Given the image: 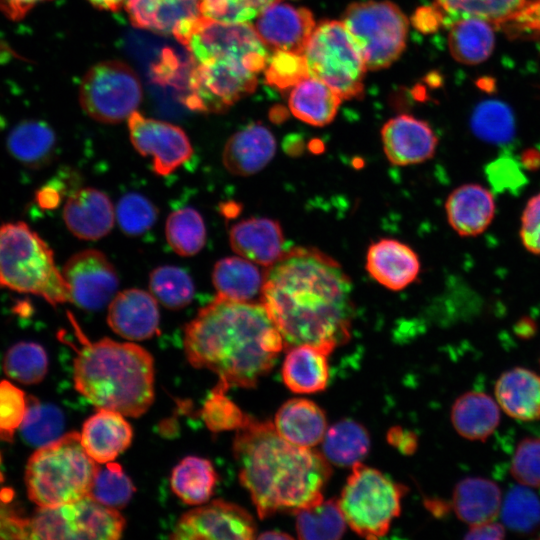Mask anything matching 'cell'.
<instances>
[{"label":"cell","mask_w":540,"mask_h":540,"mask_svg":"<svg viewBox=\"0 0 540 540\" xmlns=\"http://www.w3.org/2000/svg\"><path fill=\"white\" fill-rule=\"evenodd\" d=\"M261 303L284 347L312 344L333 351L350 335L352 283L341 265L310 247H295L264 273Z\"/></svg>","instance_id":"6da1fadb"},{"label":"cell","mask_w":540,"mask_h":540,"mask_svg":"<svg viewBox=\"0 0 540 540\" xmlns=\"http://www.w3.org/2000/svg\"><path fill=\"white\" fill-rule=\"evenodd\" d=\"M283 348V338L262 303L217 296L184 332L189 363L214 372L228 389L254 387Z\"/></svg>","instance_id":"7a4b0ae2"},{"label":"cell","mask_w":540,"mask_h":540,"mask_svg":"<svg viewBox=\"0 0 540 540\" xmlns=\"http://www.w3.org/2000/svg\"><path fill=\"white\" fill-rule=\"evenodd\" d=\"M241 484L259 517L293 511L323 499L331 469L323 454L284 439L273 423L249 416L233 442Z\"/></svg>","instance_id":"3957f363"},{"label":"cell","mask_w":540,"mask_h":540,"mask_svg":"<svg viewBox=\"0 0 540 540\" xmlns=\"http://www.w3.org/2000/svg\"><path fill=\"white\" fill-rule=\"evenodd\" d=\"M81 346L76 349V390L97 409L128 417L144 414L154 401V361L143 347L109 338L90 342L69 313Z\"/></svg>","instance_id":"277c9868"},{"label":"cell","mask_w":540,"mask_h":540,"mask_svg":"<svg viewBox=\"0 0 540 540\" xmlns=\"http://www.w3.org/2000/svg\"><path fill=\"white\" fill-rule=\"evenodd\" d=\"M0 287L39 296L54 306L70 301L53 251L20 221L0 226Z\"/></svg>","instance_id":"5b68a950"},{"label":"cell","mask_w":540,"mask_h":540,"mask_svg":"<svg viewBox=\"0 0 540 540\" xmlns=\"http://www.w3.org/2000/svg\"><path fill=\"white\" fill-rule=\"evenodd\" d=\"M98 466L83 448L80 433L60 436L29 458L25 472L28 496L39 507L77 501L89 495Z\"/></svg>","instance_id":"8992f818"},{"label":"cell","mask_w":540,"mask_h":540,"mask_svg":"<svg viewBox=\"0 0 540 540\" xmlns=\"http://www.w3.org/2000/svg\"><path fill=\"white\" fill-rule=\"evenodd\" d=\"M192 62L184 102L206 113H222L251 94L265 68L260 60L233 50L213 51Z\"/></svg>","instance_id":"52a82bcc"},{"label":"cell","mask_w":540,"mask_h":540,"mask_svg":"<svg viewBox=\"0 0 540 540\" xmlns=\"http://www.w3.org/2000/svg\"><path fill=\"white\" fill-rule=\"evenodd\" d=\"M303 55L309 75L327 84L342 100L362 96L367 67L342 21L317 24Z\"/></svg>","instance_id":"ba28073f"},{"label":"cell","mask_w":540,"mask_h":540,"mask_svg":"<svg viewBox=\"0 0 540 540\" xmlns=\"http://www.w3.org/2000/svg\"><path fill=\"white\" fill-rule=\"evenodd\" d=\"M405 488L361 462L352 466L339 506L350 528L362 537L384 536L400 514Z\"/></svg>","instance_id":"9c48e42d"},{"label":"cell","mask_w":540,"mask_h":540,"mask_svg":"<svg viewBox=\"0 0 540 540\" xmlns=\"http://www.w3.org/2000/svg\"><path fill=\"white\" fill-rule=\"evenodd\" d=\"M341 21L358 45L367 70L389 67L405 48L408 20L390 1L352 3Z\"/></svg>","instance_id":"30bf717a"},{"label":"cell","mask_w":540,"mask_h":540,"mask_svg":"<svg viewBox=\"0 0 540 540\" xmlns=\"http://www.w3.org/2000/svg\"><path fill=\"white\" fill-rule=\"evenodd\" d=\"M125 520L90 495L56 507H40L29 519V539H119Z\"/></svg>","instance_id":"8fae6325"},{"label":"cell","mask_w":540,"mask_h":540,"mask_svg":"<svg viewBox=\"0 0 540 540\" xmlns=\"http://www.w3.org/2000/svg\"><path fill=\"white\" fill-rule=\"evenodd\" d=\"M142 100V86L125 62L106 60L93 65L79 88V102L92 119L116 124L128 119Z\"/></svg>","instance_id":"7c38bea8"},{"label":"cell","mask_w":540,"mask_h":540,"mask_svg":"<svg viewBox=\"0 0 540 540\" xmlns=\"http://www.w3.org/2000/svg\"><path fill=\"white\" fill-rule=\"evenodd\" d=\"M70 302L86 310H99L116 295L119 279L104 253L87 249L71 256L62 270Z\"/></svg>","instance_id":"4fadbf2b"},{"label":"cell","mask_w":540,"mask_h":540,"mask_svg":"<svg viewBox=\"0 0 540 540\" xmlns=\"http://www.w3.org/2000/svg\"><path fill=\"white\" fill-rule=\"evenodd\" d=\"M255 534V521L248 511L234 503L216 499L184 513L170 538L249 540Z\"/></svg>","instance_id":"5bb4252c"},{"label":"cell","mask_w":540,"mask_h":540,"mask_svg":"<svg viewBox=\"0 0 540 540\" xmlns=\"http://www.w3.org/2000/svg\"><path fill=\"white\" fill-rule=\"evenodd\" d=\"M127 122L131 143L141 155L152 158L156 174L169 175L192 156L190 140L180 127L146 118L138 111Z\"/></svg>","instance_id":"9a60e30c"},{"label":"cell","mask_w":540,"mask_h":540,"mask_svg":"<svg viewBox=\"0 0 540 540\" xmlns=\"http://www.w3.org/2000/svg\"><path fill=\"white\" fill-rule=\"evenodd\" d=\"M253 26L268 49L303 54L316 24L310 10L282 0L263 9Z\"/></svg>","instance_id":"2e32d148"},{"label":"cell","mask_w":540,"mask_h":540,"mask_svg":"<svg viewBox=\"0 0 540 540\" xmlns=\"http://www.w3.org/2000/svg\"><path fill=\"white\" fill-rule=\"evenodd\" d=\"M381 139L387 159L399 166L432 158L438 142L426 122L406 114L388 120L381 129Z\"/></svg>","instance_id":"e0dca14e"},{"label":"cell","mask_w":540,"mask_h":540,"mask_svg":"<svg viewBox=\"0 0 540 540\" xmlns=\"http://www.w3.org/2000/svg\"><path fill=\"white\" fill-rule=\"evenodd\" d=\"M160 314L157 300L141 289L117 293L109 303L107 322L119 336L139 341L159 332Z\"/></svg>","instance_id":"ac0fdd59"},{"label":"cell","mask_w":540,"mask_h":540,"mask_svg":"<svg viewBox=\"0 0 540 540\" xmlns=\"http://www.w3.org/2000/svg\"><path fill=\"white\" fill-rule=\"evenodd\" d=\"M69 231L84 240H97L113 228L115 211L110 198L102 191L87 187L77 190L63 208Z\"/></svg>","instance_id":"d6986e66"},{"label":"cell","mask_w":540,"mask_h":540,"mask_svg":"<svg viewBox=\"0 0 540 540\" xmlns=\"http://www.w3.org/2000/svg\"><path fill=\"white\" fill-rule=\"evenodd\" d=\"M366 269L379 284L399 291L417 278L420 262L408 245L395 239H381L369 246Z\"/></svg>","instance_id":"ffe728a7"},{"label":"cell","mask_w":540,"mask_h":540,"mask_svg":"<svg viewBox=\"0 0 540 540\" xmlns=\"http://www.w3.org/2000/svg\"><path fill=\"white\" fill-rule=\"evenodd\" d=\"M133 430L125 416L98 409L83 424L80 440L87 454L98 464L114 461L131 444Z\"/></svg>","instance_id":"44dd1931"},{"label":"cell","mask_w":540,"mask_h":540,"mask_svg":"<svg viewBox=\"0 0 540 540\" xmlns=\"http://www.w3.org/2000/svg\"><path fill=\"white\" fill-rule=\"evenodd\" d=\"M229 242L239 256L269 267L284 254V235L278 221L253 217L240 221L229 231Z\"/></svg>","instance_id":"7402d4cb"},{"label":"cell","mask_w":540,"mask_h":540,"mask_svg":"<svg viewBox=\"0 0 540 540\" xmlns=\"http://www.w3.org/2000/svg\"><path fill=\"white\" fill-rule=\"evenodd\" d=\"M275 152L276 140L272 132L260 123H252L228 139L222 162L230 173L250 176L261 171Z\"/></svg>","instance_id":"603a6c76"},{"label":"cell","mask_w":540,"mask_h":540,"mask_svg":"<svg viewBox=\"0 0 540 540\" xmlns=\"http://www.w3.org/2000/svg\"><path fill=\"white\" fill-rule=\"evenodd\" d=\"M450 226L461 236H476L495 214L493 194L479 184H465L451 192L445 204Z\"/></svg>","instance_id":"cb8c5ba5"},{"label":"cell","mask_w":540,"mask_h":540,"mask_svg":"<svg viewBox=\"0 0 540 540\" xmlns=\"http://www.w3.org/2000/svg\"><path fill=\"white\" fill-rule=\"evenodd\" d=\"M495 399L509 417L531 422L540 420V375L514 367L503 372L495 383Z\"/></svg>","instance_id":"d4e9b609"},{"label":"cell","mask_w":540,"mask_h":540,"mask_svg":"<svg viewBox=\"0 0 540 540\" xmlns=\"http://www.w3.org/2000/svg\"><path fill=\"white\" fill-rule=\"evenodd\" d=\"M330 353V350L312 344L288 348L281 370L284 384L297 394L324 390L329 381Z\"/></svg>","instance_id":"484cf974"},{"label":"cell","mask_w":540,"mask_h":540,"mask_svg":"<svg viewBox=\"0 0 540 540\" xmlns=\"http://www.w3.org/2000/svg\"><path fill=\"white\" fill-rule=\"evenodd\" d=\"M124 8L134 27L159 34L201 15L199 0H126Z\"/></svg>","instance_id":"4316f807"},{"label":"cell","mask_w":540,"mask_h":540,"mask_svg":"<svg viewBox=\"0 0 540 540\" xmlns=\"http://www.w3.org/2000/svg\"><path fill=\"white\" fill-rule=\"evenodd\" d=\"M274 426L290 443L311 448L323 440L327 421L324 412L314 402L294 398L279 408Z\"/></svg>","instance_id":"83f0119b"},{"label":"cell","mask_w":540,"mask_h":540,"mask_svg":"<svg viewBox=\"0 0 540 540\" xmlns=\"http://www.w3.org/2000/svg\"><path fill=\"white\" fill-rule=\"evenodd\" d=\"M500 407L490 395L469 391L453 403L451 421L456 432L465 439L485 441L500 423Z\"/></svg>","instance_id":"f1b7e54d"},{"label":"cell","mask_w":540,"mask_h":540,"mask_svg":"<svg viewBox=\"0 0 540 540\" xmlns=\"http://www.w3.org/2000/svg\"><path fill=\"white\" fill-rule=\"evenodd\" d=\"M502 501V492L497 483L479 476L466 477L454 488L452 508L461 521L473 525L496 520Z\"/></svg>","instance_id":"f546056e"},{"label":"cell","mask_w":540,"mask_h":540,"mask_svg":"<svg viewBox=\"0 0 540 540\" xmlns=\"http://www.w3.org/2000/svg\"><path fill=\"white\" fill-rule=\"evenodd\" d=\"M533 0H435L443 26L468 17L490 22L494 27L508 30Z\"/></svg>","instance_id":"4dcf8cb0"},{"label":"cell","mask_w":540,"mask_h":540,"mask_svg":"<svg viewBox=\"0 0 540 540\" xmlns=\"http://www.w3.org/2000/svg\"><path fill=\"white\" fill-rule=\"evenodd\" d=\"M341 100L327 84L309 76L293 87L288 104L297 119L322 127L334 120Z\"/></svg>","instance_id":"1f68e13d"},{"label":"cell","mask_w":540,"mask_h":540,"mask_svg":"<svg viewBox=\"0 0 540 540\" xmlns=\"http://www.w3.org/2000/svg\"><path fill=\"white\" fill-rule=\"evenodd\" d=\"M212 282L218 297L250 302L261 295L264 274L255 263L241 256L226 257L214 265Z\"/></svg>","instance_id":"d6a6232c"},{"label":"cell","mask_w":540,"mask_h":540,"mask_svg":"<svg viewBox=\"0 0 540 540\" xmlns=\"http://www.w3.org/2000/svg\"><path fill=\"white\" fill-rule=\"evenodd\" d=\"M9 153L29 167H42L54 154L56 137L49 125L37 120H25L12 128L7 137Z\"/></svg>","instance_id":"836d02e7"},{"label":"cell","mask_w":540,"mask_h":540,"mask_svg":"<svg viewBox=\"0 0 540 540\" xmlns=\"http://www.w3.org/2000/svg\"><path fill=\"white\" fill-rule=\"evenodd\" d=\"M494 26L483 19L468 17L454 22L449 28L448 45L455 60L464 64L485 61L493 51Z\"/></svg>","instance_id":"e575fe53"},{"label":"cell","mask_w":540,"mask_h":540,"mask_svg":"<svg viewBox=\"0 0 540 540\" xmlns=\"http://www.w3.org/2000/svg\"><path fill=\"white\" fill-rule=\"evenodd\" d=\"M217 473L212 463L201 457L188 456L172 470L170 485L172 491L186 504L200 505L213 494Z\"/></svg>","instance_id":"d590c367"},{"label":"cell","mask_w":540,"mask_h":540,"mask_svg":"<svg viewBox=\"0 0 540 540\" xmlns=\"http://www.w3.org/2000/svg\"><path fill=\"white\" fill-rule=\"evenodd\" d=\"M370 439L358 422L345 419L326 430L323 438L324 457L337 466H354L367 455Z\"/></svg>","instance_id":"8d00e7d4"},{"label":"cell","mask_w":540,"mask_h":540,"mask_svg":"<svg viewBox=\"0 0 540 540\" xmlns=\"http://www.w3.org/2000/svg\"><path fill=\"white\" fill-rule=\"evenodd\" d=\"M295 513L300 539H339L345 532L347 522L338 501L322 499Z\"/></svg>","instance_id":"74e56055"},{"label":"cell","mask_w":540,"mask_h":540,"mask_svg":"<svg viewBox=\"0 0 540 540\" xmlns=\"http://www.w3.org/2000/svg\"><path fill=\"white\" fill-rule=\"evenodd\" d=\"M165 235L168 244L181 256H193L206 242V228L200 213L192 207L172 212L166 221Z\"/></svg>","instance_id":"f35d334b"},{"label":"cell","mask_w":540,"mask_h":540,"mask_svg":"<svg viewBox=\"0 0 540 540\" xmlns=\"http://www.w3.org/2000/svg\"><path fill=\"white\" fill-rule=\"evenodd\" d=\"M470 124L478 138L494 144L508 143L515 134L512 110L496 99L480 102L472 113Z\"/></svg>","instance_id":"ab89813d"},{"label":"cell","mask_w":540,"mask_h":540,"mask_svg":"<svg viewBox=\"0 0 540 540\" xmlns=\"http://www.w3.org/2000/svg\"><path fill=\"white\" fill-rule=\"evenodd\" d=\"M149 288L154 298L164 307L178 310L191 303L194 283L183 269L165 265L155 268L149 276Z\"/></svg>","instance_id":"60d3db41"},{"label":"cell","mask_w":540,"mask_h":540,"mask_svg":"<svg viewBox=\"0 0 540 540\" xmlns=\"http://www.w3.org/2000/svg\"><path fill=\"white\" fill-rule=\"evenodd\" d=\"M63 427L60 409L27 396L25 417L19 427L26 442L39 447L47 445L60 437Z\"/></svg>","instance_id":"b9f144b4"},{"label":"cell","mask_w":540,"mask_h":540,"mask_svg":"<svg viewBox=\"0 0 540 540\" xmlns=\"http://www.w3.org/2000/svg\"><path fill=\"white\" fill-rule=\"evenodd\" d=\"M500 516L504 526L513 532H534L540 527V498L530 487H514L502 501Z\"/></svg>","instance_id":"7bdbcfd3"},{"label":"cell","mask_w":540,"mask_h":540,"mask_svg":"<svg viewBox=\"0 0 540 540\" xmlns=\"http://www.w3.org/2000/svg\"><path fill=\"white\" fill-rule=\"evenodd\" d=\"M48 369L47 354L42 346L33 342L13 345L3 359L5 374L23 384H35L43 380Z\"/></svg>","instance_id":"ee69618b"},{"label":"cell","mask_w":540,"mask_h":540,"mask_svg":"<svg viewBox=\"0 0 540 540\" xmlns=\"http://www.w3.org/2000/svg\"><path fill=\"white\" fill-rule=\"evenodd\" d=\"M134 492L135 487L122 466L111 461L98 466L89 495L99 503L118 510L129 503Z\"/></svg>","instance_id":"f6af8a7d"},{"label":"cell","mask_w":540,"mask_h":540,"mask_svg":"<svg viewBox=\"0 0 540 540\" xmlns=\"http://www.w3.org/2000/svg\"><path fill=\"white\" fill-rule=\"evenodd\" d=\"M227 390L225 385L218 382L202 407L201 417L213 432L238 430L249 418L226 396Z\"/></svg>","instance_id":"bcb514c9"},{"label":"cell","mask_w":540,"mask_h":540,"mask_svg":"<svg viewBox=\"0 0 540 540\" xmlns=\"http://www.w3.org/2000/svg\"><path fill=\"white\" fill-rule=\"evenodd\" d=\"M115 213L117 223L124 234L139 236L154 225L158 209L145 196L131 192L120 198Z\"/></svg>","instance_id":"7dc6e473"},{"label":"cell","mask_w":540,"mask_h":540,"mask_svg":"<svg viewBox=\"0 0 540 540\" xmlns=\"http://www.w3.org/2000/svg\"><path fill=\"white\" fill-rule=\"evenodd\" d=\"M263 72L267 84L279 90L294 87L310 76L303 54L281 50L269 55Z\"/></svg>","instance_id":"c3c4849f"},{"label":"cell","mask_w":540,"mask_h":540,"mask_svg":"<svg viewBox=\"0 0 540 540\" xmlns=\"http://www.w3.org/2000/svg\"><path fill=\"white\" fill-rule=\"evenodd\" d=\"M282 0H199L202 16L227 23L255 19L270 4Z\"/></svg>","instance_id":"681fc988"},{"label":"cell","mask_w":540,"mask_h":540,"mask_svg":"<svg viewBox=\"0 0 540 540\" xmlns=\"http://www.w3.org/2000/svg\"><path fill=\"white\" fill-rule=\"evenodd\" d=\"M510 474L520 485L540 487V437H525L517 445Z\"/></svg>","instance_id":"f907efd6"},{"label":"cell","mask_w":540,"mask_h":540,"mask_svg":"<svg viewBox=\"0 0 540 540\" xmlns=\"http://www.w3.org/2000/svg\"><path fill=\"white\" fill-rule=\"evenodd\" d=\"M27 409V396L12 383L0 381V440L11 442Z\"/></svg>","instance_id":"816d5d0a"},{"label":"cell","mask_w":540,"mask_h":540,"mask_svg":"<svg viewBox=\"0 0 540 540\" xmlns=\"http://www.w3.org/2000/svg\"><path fill=\"white\" fill-rule=\"evenodd\" d=\"M11 490H0V539H29V519L10 505Z\"/></svg>","instance_id":"f5cc1de1"},{"label":"cell","mask_w":540,"mask_h":540,"mask_svg":"<svg viewBox=\"0 0 540 540\" xmlns=\"http://www.w3.org/2000/svg\"><path fill=\"white\" fill-rule=\"evenodd\" d=\"M520 238L526 250L540 255V192L530 198L524 208Z\"/></svg>","instance_id":"db71d44e"},{"label":"cell","mask_w":540,"mask_h":540,"mask_svg":"<svg viewBox=\"0 0 540 540\" xmlns=\"http://www.w3.org/2000/svg\"><path fill=\"white\" fill-rule=\"evenodd\" d=\"M505 528L502 523H498L496 520L481 522L469 525L464 538L473 540H499L505 537Z\"/></svg>","instance_id":"11a10c76"},{"label":"cell","mask_w":540,"mask_h":540,"mask_svg":"<svg viewBox=\"0 0 540 540\" xmlns=\"http://www.w3.org/2000/svg\"><path fill=\"white\" fill-rule=\"evenodd\" d=\"M387 440L403 454H412L417 448L416 435L404 428L393 427L388 431Z\"/></svg>","instance_id":"9f6ffc18"},{"label":"cell","mask_w":540,"mask_h":540,"mask_svg":"<svg viewBox=\"0 0 540 540\" xmlns=\"http://www.w3.org/2000/svg\"><path fill=\"white\" fill-rule=\"evenodd\" d=\"M412 19L414 26L423 32L434 31L443 25L442 15L434 5L419 8Z\"/></svg>","instance_id":"6f0895ef"},{"label":"cell","mask_w":540,"mask_h":540,"mask_svg":"<svg viewBox=\"0 0 540 540\" xmlns=\"http://www.w3.org/2000/svg\"><path fill=\"white\" fill-rule=\"evenodd\" d=\"M49 0H0V11L10 20L23 19L36 5Z\"/></svg>","instance_id":"680465c9"},{"label":"cell","mask_w":540,"mask_h":540,"mask_svg":"<svg viewBox=\"0 0 540 540\" xmlns=\"http://www.w3.org/2000/svg\"><path fill=\"white\" fill-rule=\"evenodd\" d=\"M99 10L116 12L124 7L126 0H88Z\"/></svg>","instance_id":"91938a15"},{"label":"cell","mask_w":540,"mask_h":540,"mask_svg":"<svg viewBox=\"0 0 540 540\" xmlns=\"http://www.w3.org/2000/svg\"><path fill=\"white\" fill-rule=\"evenodd\" d=\"M258 538H261V539H291L292 536L287 534V533H283L281 531H266L263 534L259 535Z\"/></svg>","instance_id":"94428289"},{"label":"cell","mask_w":540,"mask_h":540,"mask_svg":"<svg viewBox=\"0 0 540 540\" xmlns=\"http://www.w3.org/2000/svg\"><path fill=\"white\" fill-rule=\"evenodd\" d=\"M221 208L222 214H224L228 218L236 216L239 212L238 204L236 203L222 204Z\"/></svg>","instance_id":"6125c7cd"},{"label":"cell","mask_w":540,"mask_h":540,"mask_svg":"<svg viewBox=\"0 0 540 540\" xmlns=\"http://www.w3.org/2000/svg\"><path fill=\"white\" fill-rule=\"evenodd\" d=\"M539 539H540V536H539Z\"/></svg>","instance_id":"be15d7a7"},{"label":"cell","mask_w":540,"mask_h":540,"mask_svg":"<svg viewBox=\"0 0 540 540\" xmlns=\"http://www.w3.org/2000/svg\"><path fill=\"white\" fill-rule=\"evenodd\" d=\"M0 461H1V458H0Z\"/></svg>","instance_id":"e7e4bbea"}]
</instances>
